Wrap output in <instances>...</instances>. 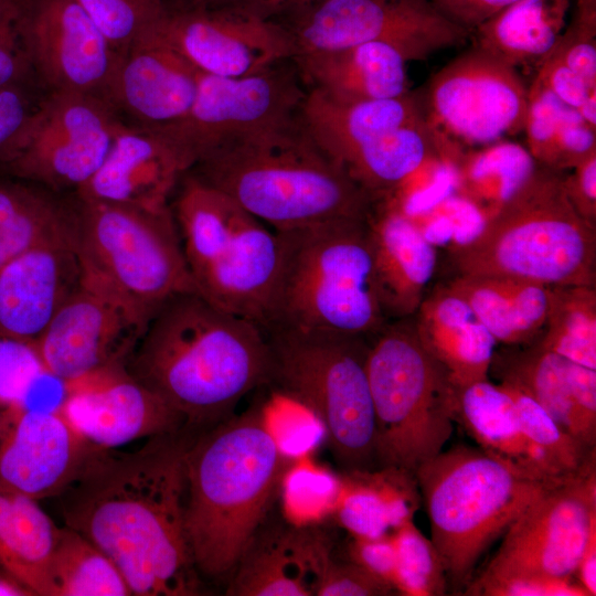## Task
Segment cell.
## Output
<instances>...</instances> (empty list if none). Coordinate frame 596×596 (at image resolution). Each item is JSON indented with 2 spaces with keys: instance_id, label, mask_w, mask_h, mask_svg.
<instances>
[{
  "instance_id": "680465c9",
  "label": "cell",
  "mask_w": 596,
  "mask_h": 596,
  "mask_svg": "<svg viewBox=\"0 0 596 596\" xmlns=\"http://www.w3.org/2000/svg\"><path fill=\"white\" fill-rule=\"evenodd\" d=\"M574 577L588 596L596 595V525L589 532L578 558Z\"/></svg>"
},
{
  "instance_id": "f6af8a7d",
  "label": "cell",
  "mask_w": 596,
  "mask_h": 596,
  "mask_svg": "<svg viewBox=\"0 0 596 596\" xmlns=\"http://www.w3.org/2000/svg\"><path fill=\"white\" fill-rule=\"evenodd\" d=\"M280 486L288 518L296 525H307L333 513L341 491V477L304 462L286 470Z\"/></svg>"
},
{
  "instance_id": "277c9868",
  "label": "cell",
  "mask_w": 596,
  "mask_h": 596,
  "mask_svg": "<svg viewBox=\"0 0 596 596\" xmlns=\"http://www.w3.org/2000/svg\"><path fill=\"white\" fill-rule=\"evenodd\" d=\"M275 232L366 219L374 198L308 135L299 116L214 149L189 171Z\"/></svg>"
},
{
  "instance_id": "6125c7cd",
  "label": "cell",
  "mask_w": 596,
  "mask_h": 596,
  "mask_svg": "<svg viewBox=\"0 0 596 596\" xmlns=\"http://www.w3.org/2000/svg\"><path fill=\"white\" fill-rule=\"evenodd\" d=\"M574 18L582 22L596 23V0H574Z\"/></svg>"
},
{
  "instance_id": "8d00e7d4",
  "label": "cell",
  "mask_w": 596,
  "mask_h": 596,
  "mask_svg": "<svg viewBox=\"0 0 596 596\" xmlns=\"http://www.w3.org/2000/svg\"><path fill=\"white\" fill-rule=\"evenodd\" d=\"M41 596H127L115 563L77 531L64 525L46 563Z\"/></svg>"
},
{
  "instance_id": "11a10c76",
  "label": "cell",
  "mask_w": 596,
  "mask_h": 596,
  "mask_svg": "<svg viewBox=\"0 0 596 596\" xmlns=\"http://www.w3.org/2000/svg\"><path fill=\"white\" fill-rule=\"evenodd\" d=\"M450 22L471 34L480 24L517 0H429Z\"/></svg>"
},
{
  "instance_id": "7a4b0ae2",
  "label": "cell",
  "mask_w": 596,
  "mask_h": 596,
  "mask_svg": "<svg viewBox=\"0 0 596 596\" xmlns=\"http://www.w3.org/2000/svg\"><path fill=\"white\" fill-rule=\"evenodd\" d=\"M126 369L175 409L184 427L202 432L269 384L270 352L258 323L187 291L148 321Z\"/></svg>"
},
{
  "instance_id": "4316f807",
  "label": "cell",
  "mask_w": 596,
  "mask_h": 596,
  "mask_svg": "<svg viewBox=\"0 0 596 596\" xmlns=\"http://www.w3.org/2000/svg\"><path fill=\"white\" fill-rule=\"evenodd\" d=\"M426 119L423 93L373 100L340 102L308 88L300 121L339 166L355 150L403 126Z\"/></svg>"
},
{
  "instance_id": "4dcf8cb0",
  "label": "cell",
  "mask_w": 596,
  "mask_h": 596,
  "mask_svg": "<svg viewBox=\"0 0 596 596\" xmlns=\"http://www.w3.org/2000/svg\"><path fill=\"white\" fill-rule=\"evenodd\" d=\"M421 503L413 471L391 466L348 470L333 514L351 536L377 538L414 520Z\"/></svg>"
},
{
  "instance_id": "f1b7e54d",
  "label": "cell",
  "mask_w": 596,
  "mask_h": 596,
  "mask_svg": "<svg viewBox=\"0 0 596 596\" xmlns=\"http://www.w3.org/2000/svg\"><path fill=\"white\" fill-rule=\"evenodd\" d=\"M414 316L422 345L457 389L488 380L497 341L461 297L441 287Z\"/></svg>"
},
{
  "instance_id": "cb8c5ba5",
  "label": "cell",
  "mask_w": 596,
  "mask_h": 596,
  "mask_svg": "<svg viewBox=\"0 0 596 596\" xmlns=\"http://www.w3.org/2000/svg\"><path fill=\"white\" fill-rule=\"evenodd\" d=\"M81 285L67 240L35 245L0 269V336L34 343Z\"/></svg>"
},
{
  "instance_id": "c3c4849f",
  "label": "cell",
  "mask_w": 596,
  "mask_h": 596,
  "mask_svg": "<svg viewBox=\"0 0 596 596\" xmlns=\"http://www.w3.org/2000/svg\"><path fill=\"white\" fill-rule=\"evenodd\" d=\"M34 77L21 24V0H0V87H22Z\"/></svg>"
},
{
  "instance_id": "e0dca14e",
  "label": "cell",
  "mask_w": 596,
  "mask_h": 596,
  "mask_svg": "<svg viewBox=\"0 0 596 596\" xmlns=\"http://www.w3.org/2000/svg\"><path fill=\"white\" fill-rule=\"evenodd\" d=\"M596 525V471L546 489L509 526L480 575L574 577Z\"/></svg>"
},
{
  "instance_id": "52a82bcc",
  "label": "cell",
  "mask_w": 596,
  "mask_h": 596,
  "mask_svg": "<svg viewBox=\"0 0 596 596\" xmlns=\"http://www.w3.org/2000/svg\"><path fill=\"white\" fill-rule=\"evenodd\" d=\"M564 172L541 166L469 241L451 246L459 274L545 285L596 284V226L570 202Z\"/></svg>"
},
{
  "instance_id": "bcb514c9",
  "label": "cell",
  "mask_w": 596,
  "mask_h": 596,
  "mask_svg": "<svg viewBox=\"0 0 596 596\" xmlns=\"http://www.w3.org/2000/svg\"><path fill=\"white\" fill-rule=\"evenodd\" d=\"M44 375L49 374L33 343L0 336V408L30 396Z\"/></svg>"
},
{
  "instance_id": "d590c367",
  "label": "cell",
  "mask_w": 596,
  "mask_h": 596,
  "mask_svg": "<svg viewBox=\"0 0 596 596\" xmlns=\"http://www.w3.org/2000/svg\"><path fill=\"white\" fill-rule=\"evenodd\" d=\"M439 149L436 135L425 119L364 145L340 166L376 199L400 184Z\"/></svg>"
},
{
  "instance_id": "7402d4cb",
  "label": "cell",
  "mask_w": 596,
  "mask_h": 596,
  "mask_svg": "<svg viewBox=\"0 0 596 596\" xmlns=\"http://www.w3.org/2000/svg\"><path fill=\"white\" fill-rule=\"evenodd\" d=\"M200 74L152 31L120 55L106 100L125 124L164 130L190 110Z\"/></svg>"
},
{
  "instance_id": "1f68e13d",
  "label": "cell",
  "mask_w": 596,
  "mask_h": 596,
  "mask_svg": "<svg viewBox=\"0 0 596 596\" xmlns=\"http://www.w3.org/2000/svg\"><path fill=\"white\" fill-rule=\"evenodd\" d=\"M535 401L566 433L596 449V430L584 421L572 376V361L533 342L494 352L490 371Z\"/></svg>"
},
{
  "instance_id": "836d02e7",
  "label": "cell",
  "mask_w": 596,
  "mask_h": 596,
  "mask_svg": "<svg viewBox=\"0 0 596 596\" xmlns=\"http://www.w3.org/2000/svg\"><path fill=\"white\" fill-rule=\"evenodd\" d=\"M456 422L490 456L519 473L549 485L539 458L523 434L512 396L488 380L458 389Z\"/></svg>"
},
{
  "instance_id": "9a60e30c",
  "label": "cell",
  "mask_w": 596,
  "mask_h": 596,
  "mask_svg": "<svg viewBox=\"0 0 596 596\" xmlns=\"http://www.w3.org/2000/svg\"><path fill=\"white\" fill-rule=\"evenodd\" d=\"M304 85L292 60L247 76L201 73L188 114L160 131L172 138L195 164L224 143L297 118L307 93Z\"/></svg>"
},
{
  "instance_id": "ac0fdd59",
  "label": "cell",
  "mask_w": 596,
  "mask_h": 596,
  "mask_svg": "<svg viewBox=\"0 0 596 596\" xmlns=\"http://www.w3.org/2000/svg\"><path fill=\"white\" fill-rule=\"evenodd\" d=\"M21 24L33 76L47 93L106 100L120 55L77 0H21Z\"/></svg>"
},
{
  "instance_id": "f35d334b",
  "label": "cell",
  "mask_w": 596,
  "mask_h": 596,
  "mask_svg": "<svg viewBox=\"0 0 596 596\" xmlns=\"http://www.w3.org/2000/svg\"><path fill=\"white\" fill-rule=\"evenodd\" d=\"M549 290L547 318L535 343L596 370V287L549 285Z\"/></svg>"
},
{
  "instance_id": "44dd1931",
  "label": "cell",
  "mask_w": 596,
  "mask_h": 596,
  "mask_svg": "<svg viewBox=\"0 0 596 596\" xmlns=\"http://www.w3.org/2000/svg\"><path fill=\"white\" fill-rule=\"evenodd\" d=\"M29 397L0 408V486L42 500L75 478L93 445L60 411L35 408Z\"/></svg>"
},
{
  "instance_id": "603a6c76",
  "label": "cell",
  "mask_w": 596,
  "mask_h": 596,
  "mask_svg": "<svg viewBox=\"0 0 596 596\" xmlns=\"http://www.w3.org/2000/svg\"><path fill=\"white\" fill-rule=\"evenodd\" d=\"M193 166L164 132L124 123L97 172L73 193L91 201L163 209Z\"/></svg>"
},
{
  "instance_id": "f907efd6",
  "label": "cell",
  "mask_w": 596,
  "mask_h": 596,
  "mask_svg": "<svg viewBox=\"0 0 596 596\" xmlns=\"http://www.w3.org/2000/svg\"><path fill=\"white\" fill-rule=\"evenodd\" d=\"M394 588L379 579L355 562L336 561L331 556L326 563L316 588L317 596H382Z\"/></svg>"
},
{
  "instance_id": "b9f144b4",
  "label": "cell",
  "mask_w": 596,
  "mask_h": 596,
  "mask_svg": "<svg viewBox=\"0 0 596 596\" xmlns=\"http://www.w3.org/2000/svg\"><path fill=\"white\" fill-rule=\"evenodd\" d=\"M396 550L394 589L405 596H440L448 586L440 556L430 541L406 521L393 532Z\"/></svg>"
},
{
  "instance_id": "db71d44e",
  "label": "cell",
  "mask_w": 596,
  "mask_h": 596,
  "mask_svg": "<svg viewBox=\"0 0 596 596\" xmlns=\"http://www.w3.org/2000/svg\"><path fill=\"white\" fill-rule=\"evenodd\" d=\"M563 178L565 193L577 213L596 226V152Z\"/></svg>"
},
{
  "instance_id": "7c38bea8",
  "label": "cell",
  "mask_w": 596,
  "mask_h": 596,
  "mask_svg": "<svg viewBox=\"0 0 596 596\" xmlns=\"http://www.w3.org/2000/svg\"><path fill=\"white\" fill-rule=\"evenodd\" d=\"M124 121L105 99L49 92L0 158L13 179L53 192H76L104 162Z\"/></svg>"
},
{
  "instance_id": "91938a15",
  "label": "cell",
  "mask_w": 596,
  "mask_h": 596,
  "mask_svg": "<svg viewBox=\"0 0 596 596\" xmlns=\"http://www.w3.org/2000/svg\"><path fill=\"white\" fill-rule=\"evenodd\" d=\"M0 596H33V593L15 578L1 571Z\"/></svg>"
},
{
  "instance_id": "3957f363",
  "label": "cell",
  "mask_w": 596,
  "mask_h": 596,
  "mask_svg": "<svg viewBox=\"0 0 596 596\" xmlns=\"http://www.w3.org/2000/svg\"><path fill=\"white\" fill-rule=\"evenodd\" d=\"M286 460L258 407L196 434L185 455L184 528L199 576L230 581L265 521Z\"/></svg>"
},
{
  "instance_id": "83f0119b",
  "label": "cell",
  "mask_w": 596,
  "mask_h": 596,
  "mask_svg": "<svg viewBox=\"0 0 596 596\" xmlns=\"http://www.w3.org/2000/svg\"><path fill=\"white\" fill-rule=\"evenodd\" d=\"M292 61L306 86L340 102L384 99L409 92L408 61L387 43L300 54Z\"/></svg>"
},
{
  "instance_id": "816d5d0a",
  "label": "cell",
  "mask_w": 596,
  "mask_h": 596,
  "mask_svg": "<svg viewBox=\"0 0 596 596\" xmlns=\"http://www.w3.org/2000/svg\"><path fill=\"white\" fill-rule=\"evenodd\" d=\"M551 54L596 89V23L573 17Z\"/></svg>"
},
{
  "instance_id": "e575fe53",
  "label": "cell",
  "mask_w": 596,
  "mask_h": 596,
  "mask_svg": "<svg viewBox=\"0 0 596 596\" xmlns=\"http://www.w3.org/2000/svg\"><path fill=\"white\" fill-rule=\"evenodd\" d=\"M33 499L0 486V570L40 595L58 526Z\"/></svg>"
},
{
  "instance_id": "6da1fadb",
  "label": "cell",
  "mask_w": 596,
  "mask_h": 596,
  "mask_svg": "<svg viewBox=\"0 0 596 596\" xmlns=\"http://www.w3.org/2000/svg\"><path fill=\"white\" fill-rule=\"evenodd\" d=\"M198 433L182 427L128 453L94 446L55 497L64 525L115 563L131 595L200 594L184 528L185 455Z\"/></svg>"
},
{
  "instance_id": "d6986e66",
  "label": "cell",
  "mask_w": 596,
  "mask_h": 596,
  "mask_svg": "<svg viewBox=\"0 0 596 596\" xmlns=\"http://www.w3.org/2000/svg\"><path fill=\"white\" fill-rule=\"evenodd\" d=\"M63 385L65 396L57 409L93 446L117 448L184 427L182 416L137 381L126 364L106 366Z\"/></svg>"
},
{
  "instance_id": "30bf717a",
  "label": "cell",
  "mask_w": 596,
  "mask_h": 596,
  "mask_svg": "<svg viewBox=\"0 0 596 596\" xmlns=\"http://www.w3.org/2000/svg\"><path fill=\"white\" fill-rule=\"evenodd\" d=\"M264 332L270 352L269 384L319 419L334 458L347 471L376 468L369 339L283 326Z\"/></svg>"
},
{
  "instance_id": "8992f818",
  "label": "cell",
  "mask_w": 596,
  "mask_h": 596,
  "mask_svg": "<svg viewBox=\"0 0 596 596\" xmlns=\"http://www.w3.org/2000/svg\"><path fill=\"white\" fill-rule=\"evenodd\" d=\"M67 240L81 284L143 326L171 297L196 291L171 205L150 210L71 193Z\"/></svg>"
},
{
  "instance_id": "d6a6232c",
  "label": "cell",
  "mask_w": 596,
  "mask_h": 596,
  "mask_svg": "<svg viewBox=\"0 0 596 596\" xmlns=\"http://www.w3.org/2000/svg\"><path fill=\"white\" fill-rule=\"evenodd\" d=\"M571 0H517L470 34L472 45L519 72L535 70L566 26Z\"/></svg>"
},
{
  "instance_id": "ee69618b",
  "label": "cell",
  "mask_w": 596,
  "mask_h": 596,
  "mask_svg": "<svg viewBox=\"0 0 596 596\" xmlns=\"http://www.w3.org/2000/svg\"><path fill=\"white\" fill-rule=\"evenodd\" d=\"M77 1L119 55L155 31L167 10L164 0Z\"/></svg>"
},
{
  "instance_id": "ba28073f",
  "label": "cell",
  "mask_w": 596,
  "mask_h": 596,
  "mask_svg": "<svg viewBox=\"0 0 596 596\" xmlns=\"http://www.w3.org/2000/svg\"><path fill=\"white\" fill-rule=\"evenodd\" d=\"M173 194L170 205L195 290L264 329L279 267L277 233L190 172Z\"/></svg>"
},
{
  "instance_id": "9c48e42d",
  "label": "cell",
  "mask_w": 596,
  "mask_h": 596,
  "mask_svg": "<svg viewBox=\"0 0 596 596\" xmlns=\"http://www.w3.org/2000/svg\"><path fill=\"white\" fill-rule=\"evenodd\" d=\"M414 473L430 541L455 592L468 586L479 558L513 521L546 489L557 486L525 477L466 445L439 451Z\"/></svg>"
},
{
  "instance_id": "8fae6325",
  "label": "cell",
  "mask_w": 596,
  "mask_h": 596,
  "mask_svg": "<svg viewBox=\"0 0 596 596\" xmlns=\"http://www.w3.org/2000/svg\"><path fill=\"white\" fill-rule=\"evenodd\" d=\"M407 319L386 323L372 337L366 370L375 414L376 468L415 472L450 438L458 389Z\"/></svg>"
},
{
  "instance_id": "2e32d148",
  "label": "cell",
  "mask_w": 596,
  "mask_h": 596,
  "mask_svg": "<svg viewBox=\"0 0 596 596\" xmlns=\"http://www.w3.org/2000/svg\"><path fill=\"white\" fill-rule=\"evenodd\" d=\"M155 32L199 72L221 77L252 75L297 54L281 22L236 4L167 8Z\"/></svg>"
},
{
  "instance_id": "7bdbcfd3",
  "label": "cell",
  "mask_w": 596,
  "mask_h": 596,
  "mask_svg": "<svg viewBox=\"0 0 596 596\" xmlns=\"http://www.w3.org/2000/svg\"><path fill=\"white\" fill-rule=\"evenodd\" d=\"M457 164L456 158L439 149L400 184L375 200L415 219L457 192Z\"/></svg>"
},
{
  "instance_id": "681fc988",
  "label": "cell",
  "mask_w": 596,
  "mask_h": 596,
  "mask_svg": "<svg viewBox=\"0 0 596 596\" xmlns=\"http://www.w3.org/2000/svg\"><path fill=\"white\" fill-rule=\"evenodd\" d=\"M565 105L576 109L590 126H596V89L550 54L534 76Z\"/></svg>"
},
{
  "instance_id": "ab89813d",
  "label": "cell",
  "mask_w": 596,
  "mask_h": 596,
  "mask_svg": "<svg viewBox=\"0 0 596 596\" xmlns=\"http://www.w3.org/2000/svg\"><path fill=\"white\" fill-rule=\"evenodd\" d=\"M499 384L512 396L523 434L552 482L562 483L596 471L595 449L566 433L530 396L510 384Z\"/></svg>"
},
{
  "instance_id": "d4e9b609",
  "label": "cell",
  "mask_w": 596,
  "mask_h": 596,
  "mask_svg": "<svg viewBox=\"0 0 596 596\" xmlns=\"http://www.w3.org/2000/svg\"><path fill=\"white\" fill-rule=\"evenodd\" d=\"M329 540L307 525L262 526L228 583L231 596H312L331 557Z\"/></svg>"
},
{
  "instance_id": "5bb4252c",
  "label": "cell",
  "mask_w": 596,
  "mask_h": 596,
  "mask_svg": "<svg viewBox=\"0 0 596 596\" xmlns=\"http://www.w3.org/2000/svg\"><path fill=\"white\" fill-rule=\"evenodd\" d=\"M281 23L294 36L296 56L382 42L409 62L470 40L429 0H319Z\"/></svg>"
},
{
  "instance_id": "94428289",
  "label": "cell",
  "mask_w": 596,
  "mask_h": 596,
  "mask_svg": "<svg viewBox=\"0 0 596 596\" xmlns=\"http://www.w3.org/2000/svg\"><path fill=\"white\" fill-rule=\"evenodd\" d=\"M233 0H164L170 9L216 8L231 4Z\"/></svg>"
},
{
  "instance_id": "5b68a950",
  "label": "cell",
  "mask_w": 596,
  "mask_h": 596,
  "mask_svg": "<svg viewBox=\"0 0 596 596\" xmlns=\"http://www.w3.org/2000/svg\"><path fill=\"white\" fill-rule=\"evenodd\" d=\"M276 233L279 267L264 329L283 326L370 339L387 323L375 287L368 217Z\"/></svg>"
},
{
  "instance_id": "f546056e",
  "label": "cell",
  "mask_w": 596,
  "mask_h": 596,
  "mask_svg": "<svg viewBox=\"0 0 596 596\" xmlns=\"http://www.w3.org/2000/svg\"><path fill=\"white\" fill-rule=\"evenodd\" d=\"M445 287L470 306L497 343L531 344L543 332L549 285L507 275L459 274Z\"/></svg>"
},
{
  "instance_id": "60d3db41",
  "label": "cell",
  "mask_w": 596,
  "mask_h": 596,
  "mask_svg": "<svg viewBox=\"0 0 596 596\" xmlns=\"http://www.w3.org/2000/svg\"><path fill=\"white\" fill-rule=\"evenodd\" d=\"M70 196L19 179L0 181V233L40 244L67 240Z\"/></svg>"
},
{
  "instance_id": "484cf974",
  "label": "cell",
  "mask_w": 596,
  "mask_h": 596,
  "mask_svg": "<svg viewBox=\"0 0 596 596\" xmlns=\"http://www.w3.org/2000/svg\"><path fill=\"white\" fill-rule=\"evenodd\" d=\"M373 270L385 317L414 316L436 264V246L419 226L396 209L374 200L368 216Z\"/></svg>"
},
{
  "instance_id": "7dc6e473",
  "label": "cell",
  "mask_w": 596,
  "mask_h": 596,
  "mask_svg": "<svg viewBox=\"0 0 596 596\" xmlns=\"http://www.w3.org/2000/svg\"><path fill=\"white\" fill-rule=\"evenodd\" d=\"M464 595L477 596H588L575 577L507 574L473 577Z\"/></svg>"
},
{
  "instance_id": "74e56055",
  "label": "cell",
  "mask_w": 596,
  "mask_h": 596,
  "mask_svg": "<svg viewBox=\"0 0 596 596\" xmlns=\"http://www.w3.org/2000/svg\"><path fill=\"white\" fill-rule=\"evenodd\" d=\"M536 167L526 147L501 140L460 157L457 192L488 219L523 185Z\"/></svg>"
},
{
  "instance_id": "ffe728a7",
  "label": "cell",
  "mask_w": 596,
  "mask_h": 596,
  "mask_svg": "<svg viewBox=\"0 0 596 596\" xmlns=\"http://www.w3.org/2000/svg\"><path fill=\"white\" fill-rule=\"evenodd\" d=\"M145 329L125 308L81 284L33 344L46 373L65 383L126 364Z\"/></svg>"
},
{
  "instance_id": "9f6ffc18",
  "label": "cell",
  "mask_w": 596,
  "mask_h": 596,
  "mask_svg": "<svg viewBox=\"0 0 596 596\" xmlns=\"http://www.w3.org/2000/svg\"><path fill=\"white\" fill-rule=\"evenodd\" d=\"M33 108L22 87H0V158Z\"/></svg>"
},
{
  "instance_id": "6f0895ef",
  "label": "cell",
  "mask_w": 596,
  "mask_h": 596,
  "mask_svg": "<svg viewBox=\"0 0 596 596\" xmlns=\"http://www.w3.org/2000/svg\"><path fill=\"white\" fill-rule=\"evenodd\" d=\"M319 0H233L231 4L246 8L266 19L284 22Z\"/></svg>"
},
{
  "instance_id": "4fadbf2b",
  "label": "cell",
  "mask_w": 596,
  "mask_h": 596,
  "mask_svg": "<svg viewBox=\"0 0 596 596\" xmlns=\"http://www.w3.org/2000/svg\"><path fill=\"white\" fill-rule=\"evenodd\" d=\"M423 100L437 139L462 155L523 131L528 87L520 72L472 45L434 74Z\"/></svg>"
},
{
  "instance_id": "f5cc1de1",
  "label": "cell",
  "mask_w": 596,
  "mask_h": 596,
  "mask_svg": "<svg viewBox=\"0 0 596 596\" xmlns=\"http://www.w3.org/2000/svg\"><path fill=\"white\" fill-rule=\"evenodd\" d=\"M351 539L348 549L350 560L394 588L396 550L393 534Z\"/></svg>"
}]
</instances>
